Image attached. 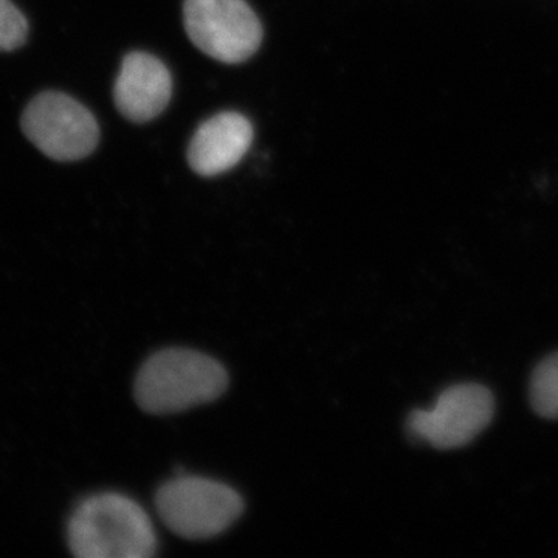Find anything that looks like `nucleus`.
Segmentation results:
<instances>
[{
    "label": "nucleus",
    "instance_id": "423d86ee",
    "mask_svg": "<svg viewBox=\"0 0 558 558\" xmlns=\"http://www.w3.org/2000/svg\"><path fill=\"white\" fill-rule=\"evenodd\" d=\"M490 392L480 385H457L446 389L435 405L410 414L411 436L440 450L458 449L487 427L494 417Z\"/></svg>",
    "mask_w": 558,
    "mask_h": 558
},
{
    "label": "nucleus",
    "instance_id": "1a4fd4ad",
    "mask_svg": "<svg viewBox=\"0 0 558 558\" xmlns=\"http://www.w3.org/2000/svg\"><path fill=\"white\" fill-rule=\"evenodd\" d=\"M531 399L539 416L558 418V354L550 355L535 371Z\"/></svg>",
    "mask_w": 558,
    "mask_h": 558
},
{
    "label": "nucleus",
    "instance_id": "7ed1b4c3",
    "mask_svg": "<svg viewBox=\"0 0 558 558\" xmlns=\"http://www.w3.org/2000/svg\"><path fill=\"white\" fill-rule=\"evenodd\" d=\"M156 510L165 526L189 539H207L222 534L244 510L234 488L202 476L180 475L156 494Z\"/></svg>",
    "mask_w": 558,
    "mask_h": 558
},
{
    "label": "nucleus",
    "instance_id": "20e7f679",
    "mask_svg": "<svg viewBox=\"0 0 558 558\" xmlns=\"http://www.w3.org/2000/svg\"><path fill=\"white\" fill-rule=\"evenodd\" d=\"M22 131L50 159H84L97 148V120L90 110L61 92H44L22 116Z\"/></svg>",
    "mask_w": 558,
    "mask_h": 558
},
{
    "label": "nucleus",
    "instance_id": "9d476101",
    "mask_svg": "<svg viewBox=\"0 0 558 558\" xmlns=\"http://www.w3.org/2000/svg\"><path fill=\"white\" fill-rule=\"evenodd\" d=\"M28 24L11 0H0V51L20 49L27 39Z\"/></svg>",
    "mask_w": 558,
    "mask_h": 558
},
{
    "label": "nucleus",
    "instance_id": "0eeeda50",
    "mask_svg": "<svg viewBox=\"0 0 558 558\" xmlns=\"http://www.w3.org/2000/svg\"><path fill=\"white\" fill-rule=\"evenodd\" d=\"M171 94V73L163 62L142 51L124 58L113 87V98L128 120L143 123L156 119L167 108Z\"/></svg>",
    "mask_w": 558,
    "mask_h": 558
},
{
    "label": "nucleus",
    "instance_id": "6e6552de",
    "mask_svg": "<svg viewBox=\"0 0 558 558\" xmlns=\"http://www.w3.org/2000/svg\"><path fill=\"white\" fill-rule=\"evenodd\" d=\"M253 140L250 121L236 112H223L205 121L190 143L191 168L201 175L231 170L247 154Z\"/></svg>",
    "mask_w": 558,
    "mask_h": 558
},
{
    "label": "nucleus",
    "instance_id": "f03ea898",
    "mask_svg": "<svg viewBox=\"0 0 558 558\" xmlns=\"http://www.w3.org/2000/svg\"><path fill=\"white\" fill-rule=\"evenodd\" d=\"M229 387L226 368L207 354L183 348L150 355L135 379V400L146 413H180L220 398Z\"/></svg>",
    "mask_w": 558,
    "mask_h": 558
},
{
    "label": "nucleus",
    "instance_id": "f257e3e1",
    "mask_svg": "<svg viewBox=\"0 0 558 558\" xmlns=\"http://www.w3.org/2000/svg\"><path fill=\"white\" fill-rule=\"evenodd\" d=\"M65 539L80 558H148L159 545L146 510L117 492L81 499L69 517Z\"/></svg>",
    "mask_w": 558,
    "mask_h": 558
},
{
    "label": "nucleus",
    "instance_id": "39448f33",
    "mask_svg": "<svg viewBox=\"0 0 558 558\" xmlns=\"http://www.w3.org/2000/svg\"><path fill=\"white\" fill-rule=\"evenodd\" d=\"M185 28L208 57L236 64L258 50L263 28L245 0H185Z\"/></svg>",
    "mask_w": 558,
    "mask_h": 558
}]
</instances>
